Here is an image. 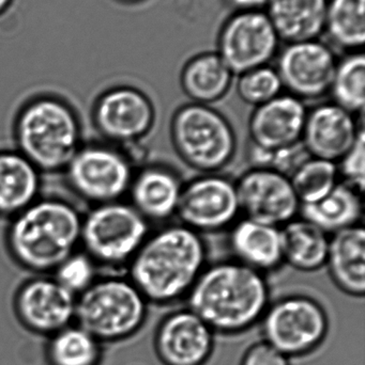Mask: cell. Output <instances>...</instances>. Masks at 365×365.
<instances>
[{
    "instance_id": "4",
    "label": "cell",
    "mask_w": 365,
    "mask_h": 365,
    "mask_svg": "<svg viewBox=\"0 0 365 365\" xmlns=\"http://www.w3.org/2000/svg\"><path fill=\"white\" fill-rule=\"evenodd\" d=\"M83 134L76 109L55 94L28 98L13 122L15 150L42 175L62 173L84 145Z\"/></svg>"
},
{
    "instance_id": "6",
    "label": "cell",
    "mask_w": 365,
    "mask_h": 365,
    "mask_svg": "<svg viewBox=\"0 0 365 365\" xmlns=\"http://www.w3.org/2000/svg\"><path fill=\"white\" fill-rule=\"evenodd\" d=\"M149 235L148 221L126 202L91 206L83 215L81 249L99 269L120 274Z\"/></svg>"
},
{
    "instance_id": "5",
    "label": "cell",
    "mask_w": 365,
    "mask_h": 365,
    "mask_svg": "<svg viewBox=\"0 0 365 365\" xmlns=\"http://www.w3.org/2000/svg\"><path fill=\"white\" fill-rule=\"evenodd\" d=\"M148 302L128 277L99 276L76 297L74 324L103 345L134 336L145 325Z\"/></svg>"
},
{
    "instance_id": "7",
    "label": "cell",
    "mask_w": 365,
    "mask_h": 365,
    "mask_svg": "<svg viewBox=\"0 0 365 365\" xmlns=\"http://www.w3.org/2000/svg\"><path fill=\"white\" fill-rule=\"evenodd\" d=\"M171 138L184 164L199 173H216L235 156L237 138L229 120L209 105H184L174 113Z\"/></svg>"
},
{
    "instance_id": "11",
    "label": "cell",
    "mask_w": 365,
    "mask_h": 365,
    "mask_svg": "<svg viewBox=\"0 0 365 365\" xmlns=\"http://www.w3.org/2000/svg\"><path fill=\"white\" fill-rule=\"evenodd\" d=\"M280 41L265 12H237L221 29L218 55L234 75H241L268 66Z\"/></svg>"
},
{
    "instance_id": "22",
    "label": "cell",
    "mask_w": 365,
    "mask_h": 365,
    "mask_svg": "<svg viewBox=\"0 0 365 365\" xmlns=\"http://www.w3.org/2000/svg\"><path fill=\"white\" fill-rule=\"evenodd\" d=\"M229 245L238 262L261 274L283 263L280 227L242 219L231 230Z\"/></svg>"
},
{
    "instance_id": "17",
    "label": "cell",
    "mask_w": 365,
    "mask_h": 365,
    "mask_svg": "<svg viewBox=\"0 0 365 365\" xmlns=\"http://www.w3.org/2000/svg\"><path fill=\"white\" fill-rule=\"evenodd\" d=\"M306 115L304 101L291 94H280L255 107L249 122L254 148L276 152L301 143Z\"/></svg>"
},
{
    "instance_id": "36",
    "label": "cell",
    "mask_w": 365,
    "mask_h": 365,
    "mask_svg": "<svg viewBox=\"0 0 365 365\" xmlns=\"http://www.w3.org/2000/svg\"><path fill=\"white\" fill-rule=\"evenodd\" d=\"M13 2H14V0H0V16L11 8Z\"/></svg>"
},
{
    "instance_id": "14",
    "label": "cell",
    "mask_w": 365,
    "mask_h": 365,
    "mask_svg": "<svg viewBox=\"0 0 365 365\" xmlns=\"http://www.w3.org/2000/svg\"><path fill=\"white\" fill-rule=\"evenodd\" d=\"M236 189L246 218L281 227L300 212L291 180L274 169L254 167L236 182Z\"/></svg>"
},
{
    "instance_id": "13",
    "label": "cell",
    "mask_w": 365,
    "mask_h": 365,
    "mask_svg": "<svg viewBox=\"0 0 365 365\" xmlns=\"http://www.w3.org/2000/svg\"><path fill=\"white\" fill-rule=\"evenodd\" d=\"M240 212L236 184L209 173L182 186L176 215L184 225L199 232H214L231 225Z\"/></svg>"
},
{
    "instance_id": "18",
    "label": "cell",
    "mask_w": 365,
    "mask_h": 365,
    "mask_svg": "<svg viewBox=\"0 0 365 365\" xmlns=\"http://www.w3.org/2000/svg\"><path fill=\"white\" fill-rule=\"evenodd\" d=\"M364 121L334 103L308 111L301 143L309 155L336 163L355 143Z\"/></svg>"
},
{
    "instance_id": "26",
    "label": "cell",
    "mask_w": 365,
    "mask_h": 365,
    "mask_svg": "<svg viewBox=\"0 0 365 365\" xmlns=\"http://www.w3.org/2000/svg\"><path fill=\"white\" fill-rule=\"evenodd\" d=\"M234 74L216 53L195 56L181 72L182 90L196 104L209 105L226 96Z\"/></svg>"
},
{
    "instance_id": "37",
    "label": "cell",
    "mask_w": 365,
    "mask_h": 365,
    "mask_svg": "<svg viewBox=\"0 0 365 365\" xmlns=\"http://www.w3.org/2000/svg\"><path fill=\"white\" fill-rule=\"evenodd\" d=\"M119 1L126 2V4H136V2L141 1V0H119Z\"/></svg>"
},
{
    "instance_id": "3",
    "label": "cell",
    "mask_w": 365,
    "mask_h": 365,
    "mask_svg": "<svg viewBox=\"0 0 365 365\" xmlns=\"http://www.w3.org/2000/svg\"><path fill=\"white\" fill-rule=\"evenodd\" d=\"M203 238L186 225L148 235L128 266V278L148 304H166L188 296L205 269Z\"/></svg>"
},
{
    "instance_id": "29",
    "label": "cell",
    "mask_w": 365,
    "mask_h": 365,
    "mask_svg": "<svg viewBox=\"0 0 365 365\" xmlns=\"http://www.w3.org/2000/svg\"><path fill=\"white\" fill-rule=\"evenodd\" d=\"M329 92H331L334 104L353 115H364L365 57L362 51H354L336 63Z\"/></svg>"
},
{
    "instance_id": "32",
    "label": "cell",
    "mask_w": 365,
    "mask_h": 365,
    "mask_svg": "<svg viewBox=\"0 0 365 365\" xmlns=\"http://www.w3.org/2000/svg\"><path fill=\"white\" fill-rule=\"evenodd\" d=\"M51 276L66 291L77 297L89 289L100 276V269L81 249L64 259Z\"/></svg>"
},
{
    "instance_id": "19",
    "label": "cell",
    "mask_w": 365,
    "mask_h": 365,
    "mask_svg": "<svg viewBox=\"0 0 365 365\" xmlns=\"http://www.w3.org/2000/svg\"><path fill=\"white\" fill-rule=\"evenodd\" d=\"M42 173L17 150H0V219L10 220L41 197Z\"/></svg>"
},
{
    "instance_id": "12",
    "label": "cell",
    "mask_w": 365,
    "mask_h": 365,
    "mask_svg": "<svg viewBox=\"0 0 365 365\" xmlns=\"http://www.w3.org/2000/svg\"><path fill=\"white\" fill-rule=\"evenodd\" d=\"M76 297L51 274L32 276L24 281L13 297L15 317L36 336H53L74 324Z\"/></svg>"
},
{
    "instance_id": "28",
    "label": "cell",
    "mask_w": 365,
    "mask_h": 365,
    "mask_svg": "<svg viewBox=\"0 0 365 365\" xmlns=\"http://www.w3.org/2000/svg\"><path fill=\"white\" fill-rule=\"evenodd\" d=\"M364 0H328L325 31L332 44L357 51L365 42Z\"/></svg>"
},
{
    "instance_id": "10",
    "label": "cell",
    "mask_w": 365,
    "mask_h": 365,
    "mask_svg": "<svg viewBox=\"0 0 365 365\" xmlns=\"http://www.w3.org/2000/svg\"><path fill=\"white\" fill-rule=\"evenodd\" d=\"M154 120L151 100L132 86L109 88L92 105V125L103 143L117 148L141 140L151 130Z\"/></svg>"
},
{
    "instance_id": "23",
    "label": "cell",
    "mask_w": 365,
    "mask_h": 365,
    "mask_svg": "<svg viewBox=\"0 0 365 365\" xmlns=\"http://www.w3.org/2000/svg\"><path fill=\"white\" fill-rule=\"evenodd\" d=\"M328 0H268L266 14L280 40H319L325 31Z\"/></svg>"
},
{
    "instance_id": "33",
    "label": "cell",
    "mask_w": 365,
    "mask_h": 365,
    "mask_svg": "<svg viewBox=\"0 0 365 365\" xmlns=\"http://www.w3.org/2000/svg\"><path fill=\"white\" fill-rule=\"evenodd\" d=\"M339 175H342L345 184L364 192L365 184V132L360 130L355 143L339 160Z\"/></svg>"
},
{
    "instance_id": "27",
    "label": "cell",
    "mask_w": 365,
    "mask_h": 365,
    "mask_svg": "<svg viewBox=\"0 0 365 365\" xmlns=\"http://www.w3.org/2000/svg\"><path fill=\"white\" fill-rule=\"evenodd\" d=\"M46 339L44 357L47 365L102 364L104 345L75 324Z\"/></svg>"
},
{
    "instance_id": "34",
    "label": "cell",
    "mask_w": 365,
    "mask_h": 365,
    "mask_svg": "<svg viewBox=\"0 0 365 365\" xmlns=\"http://www.w3.org/2000/svg\"><path fill=\"white\" fill-rule=\"evenodd\" d=\"M241 365H291V358L266 342L255 343L242 357Z\"/></svg>"
},
{
    "instance_id": "16",
    "label": "cell",
    "mask_w": 365,
    "mask_h": 365,
    "mask_svg": "<svg viewBox=\"0 0 365 365\" xmlns=\"http://www.w3.org/2000/svg\"><path fill=\"white\" fill-rule=\"evenodd\" d=\"M214 330L190 309L175 311L159 324L154 349L164 365H205L214 351Z\"/></svg>"
},
{
    "instance_id": "35",
    "label": "cell",
    "mask_w": 365,
    "mask_h": 365,
    "mask_svg": "<svg viewBox=\"0 0 365 365\" xmlns=\"http://www.w3.org/2000/svg\"><path fill=\"white\" fill-rule=\"evenodd\" d=\"M229 4L237 12H254L266 9L268 0H229Z\"/></svg>"
},
{
    "instance_id": "21",
    "label": "cell",
    "mask_w": 365,
    "mask_h": 365,
    "mask_svg": "<svg viewBox=\"0 0 365 365\" xmlns=\"http://www.w3.org/2000/svg\"><path fill=\"white\" fill-rule=\"evenodd\" d=\"M326 265L336 287L347 295L365 294V231L355 225L332 234Z\"/></svg>"
},
{
    "instance_id": "1",
    "label": "cell",
    "mask_w": 365,
    "mask_h": 365,
    "mask_svg": "<svg viewBox=\"0 0 365 365\" xmlns=\"http://www.w3.org/2000/svg\"><path fill=\"white\" fill-rule=\"evenodd\" d=\"M83 214L64 197L41 195L9 220L4 246L15 265L32 276L53 274L81 249Z\"/></svg>"
},
{
    "instance_id": "24",
    "label": "cell",
    "mask_w": 365,
    "mask_h": 365,
    "mask_svg": "<svg viewBox=\"0 0 365 365\" xmlns=\"http://www.w3.org/2000/svg\"><path fill=\"white\" fill-rule=\"evenodd\" d=\"M300 214L325 233H338L358 225L364 214L361 193L345 182H338L327 195L311 204H302Z\"/></svg>"
},
{
    "instance_id": "20",
    "label": "cell",
    "mask_w": 365,
    "mask_h": 365,
    "mask_svg": "<svg viewBox=\"0 0 365 365\" xmlns=\"http://www.w3.org/2000/svg\"><path fill=\"white\" fill-rule=\"evenodd\" d=\"M182 185L164 167H147L134 175L129 195L131 205L146 220L162 221L176 214Z\"/></svg>"
},
{
    "instance_id": "25",
    "label": "cell",
    "mask_w": 365,
    "mask_h": 365,
    "mask_svg": "<svg viewBox=\"0 0 365 365\" xmlns=\"http://www.w3.org/2000/svg\"><path fill=\"white\" fill-rule=\"evenodd\" d=\"M283 262L304 272H313L326 265L330 237L306 219H293L281 227Z\"/></svg>"
},
{
    "instance_id": "9",
    "label": "cell",
    "mask_w": 365,
    "mask_h": 365,
    "mask_svg": "<svg viewBox=\"0 0 365 365\" xmlns=\"http://www.w3.org/2000/svg\"><path fill=\"white\" fill-rule=\"evenodd\" d=\"M264 341L289 358L316 351L327 338L329 319L317 300L291 295L270 302L261 321Z\"/></svg>"
},
{
    "instance_id": "2",
    "label": "cell",
    "mask_w": 365,
    "mask_h": 365,
    "mask_svg": "<svg viewBox=\"0 0 365 365\" xmlns=\"http://www.w3.org/2000/svg\"><path fill=\"white\" fill-rule=\"evenodd\" d=\"M188 309L214 334H244L261 321L270 289L261 272L240 263L221 262L205 268L188 294Z\"/></svg>"
},
{
    "instance_id": "30",
    "label": "cell",
    "mask_w": 365,
    "mask_h": 365,
    "mask_svg": "<svg viewBox=\"0 0 365 365\" xmlns=\"http://www.w3.org/2000/svg\"><path fill=\"white\" fill-rule=\"evenodd\" d=\"M338 164L321 158H306L289 175L300 204H311L327 195L339 182Z\"/></svg>"
},
{
    "instance_id": "8",
    "label": "cell",
    "mask_w": 365,
    "mask_h": 365,
    "mask_svg": "<svg viewBox=\"0 0 365 365\" xmlns=\"http://www.w3.org/2000/svg\"><path fill=\"white\" fill-rule=\"evenodd\" d=\"M62 175L71 192L90 207L121 201L134 178L130 158L103 141L84 143Z\"/></svg>"
},
{
    "instance_id": "15",
    "label": "cell",
    "mask_w": 365,
    "mask_h": 365,
    "mask_svg": "<svg viewBox=\"0 0 365 365\" xmlns=\"http://www.w3.org/2000/svg\"><path fill=\"white\" fill-rule=\"evenodd\" d=\"M336 55L319 40L289 43L279 57L283 88L299 100H315L330 91L336 68Z\"/></svg>"
},
{
    "instance_id": "31",
    "label": "cell",
    "mask_w": 365,
    "mask_h": 365,
    "mask_svg": "<svg viewBox=\"0 0 365 365\" xmlns=\"http://www.w3.org/2000/svg\"><path fill=\"white\" fill-rule=\"evenodd\" d=\"M237 92L246 104L257 107L280 96L283 86L276 68L265 66L239 75Z\"/></svg>"
}]
</instances>
